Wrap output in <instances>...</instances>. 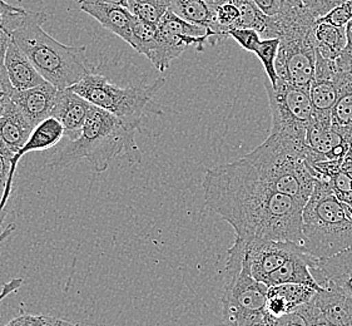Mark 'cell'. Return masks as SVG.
<instances>
[{
	"label": "cell",
	"mask_w": 352,
	"mask_h": 326,
	"mask_svg": "<svg viewBox=\"0 0 352 326\" xmlns=\"http://www.w3.org/2000/svg\"><path fill=\"white\" fill-rule=\"evenodd\" d=\"M21 285H23V279H21V277L12 279L10 281H8V283L3 285V289L0 291V303L9 295H12V294H14V292L19 290Z\"/></svg>",
	"instance_id": "cell-35"
},
{
	"label": "cell",
	"mask_w": 352,
	"mask_h": 326,
	"mask_svg": "<svg viewBox=\"0 0 352 326\" xmlns=\"http://www.w3.org/2000/svg\"><path fill=\"white\" fill-rule=\"evenodd\" d=\"M127 9L137 19L158 27L168 12V0H128Z\"/></svg>",
	"instance_id": "cell-26"
},
{
	"label": "cell",
	"mask_w": 352,
	"mask_h": 326,
	"mask_svg": "<svg viewBox=\"0 0 352 326\" xmlns=\"http://www.w3.org/2000/svg\"><path fill=\"white\" fill-rule=\"evenodd\" d=\"M14 88L10 83L7 69L4 63L0 64V117L7 109V107L12 103Z\"/></svg>",
	"instance_id": "cell-33"
},
{
	"label": "cell",
	"mask_w": 352,
	"mask_h": 326,
	"mask_svg": "<svg viewBox=\"0 0 352 326\" xmlns=\"http://www.w3.org/2000/svg\"><path fill=\"white\" fill-rule=\"evenodd\" d=\"M166 85V79H155L152 85H114L106 76L91 73L85 76L71 89L88 100L92 106L104 109L127 124L141 129L142 120L146 113L162 114L161 107L153 98Z\"/></svg>",
	"instance_id": "cell-8"
},
{
	"label": "cell",
	"mask_w": 352,
	"mask_h": 326,
	"mask_svg": "<svg viewBox=\"0 0 352 326\" xmlns=\"http://www.w3.org/2000/svg\"><path fill=\"white\" fill-rule=\"evenodd\" d=\"M312 34L316 44L317 57L336 61L346 48V27H335L327 23L316 21Z\"/></svg>",
	"instance_id": "cell-22"
},
{
	"label": "cell",
	"mask_w": 352,
	"mask_h": 326,
	"mask_svg": "<svg viewBox=\"0 0 352 326\" xmlns=\"http://www.w3.org/2000/svg\"><path fill=\"white\" fill-rule=\"evenodd\" d=\"M345 205V204H344ZM346 210H347V213L350 215V217L352 219V205H345Z\"/></svg>",
	"instance_id": "cell-40"
},
{
	"label": "cell",
	"mask_w": 352,
	"mask_h": 326,
	"mask_svg": "<svg viewBox=\"0 0 352 326\" xmlns=\"http://www.w3.org/2000/svg\"><path fill=\"white\" fill-rule=\"evenodd\" d=\"M59 89L48 82L27 91H14L12 102L19 108L32 127L50 118L56 105Z\"/></svg>",
	"instance_id": "cell-14"
},
{
	"label": "cell",
	"mask_w": 352,
	"mask_h": 326,
	"mask_svg": "<svg viewBox=\"0 0 352 326\" xmlns=\"http://www.w3.org/2000/svg\"><path fill=\"white\" fill-rule=\"evenodd\" d=\"M314 301L333 325L352 326V296L326 287L317 291Z\"/></svg>",
	"instance_id": "cell-20"
},
{
	"label": "cell",
	"mask_w": 352,
	"mask_h": 326,
	"mask_svg": "<svg viewBox=\"0 0 352 326\" xmlns=\"http://www.w3.org/2000/svg\"><path fill=\"white\" fill-rule=\"evenodd\" d=\"M302 235L305 252L316 260L352 248V219L324 182L317 181L303 208Z\"/></svg>",
	"instance_id": "cell-5"
},
{
	"label": "cell",
	"mask_w": 352,
	"mask_h": 326,
	"mask_svg": "<svg viewBox=\"0 0 352 326\" xmlns=\"http://www.w3.org/2000/svg\"><path fill=\"white\" fill-rule=\"evenodd\" d=\"M225 291L222 296L227 326H272L275 318L266 312L268 286L257 281L248 266L246 243L234 240L227 251Z\"/></svg>",
	"instance_id": "cell-6"
},
{
	"label": "cell",
	"mask_w": 352,
	"mask_h": 326,
	"mask_svg": "<svg viewBox=\"0 0 352 326\" xmlns=\"http://www.w3.org/2000/svg\"><path fill=\"white\" fill-rule=\"evenodd\" d=\"M245 243L247 263L251 274L262 284H266L268 277L276 270L280 269L289 257L303 250L302 246L296 242L254 240Z\"/></svg>",
	"instance_id": "cell-10"
},
{
	"label": "cell",
	"mask_w": 352,
	"mask_h": 326,
	"mask_svg": "<svg viewBox=\"0 0 352 326\" xmlns=\"http://www.w3.org/2000/svg\"><path fill=\"white\" fill-rule=\"evenodd\" d=\"M302 1L305 9L317 21L327 13H330L332 9L344 4L347 0H302Z\"/></svg>",
	"instance_id": "cell-32"
},
{
	"label": "cell",
	"mask_w": 352,
	"mask_h": 326,
	"mask_svg": "<svg viewBox=\"0 0 352 326\" xmlns=\"http://www.w3.org/2000/svg\"><path fill=\"white\" fill-rule=\"evenodd\" d=\"M79 8L82 12L91 15L98 21L103 28L120 36V39H123L131 45L135 17L128 10L127 8L108 6V4H89V3H79Z\"/></svg>",
	"instance_id": "cell-16"
},
{
	"label": "cell",
	"mask_w": 352,
	"mask_h": 326,
	"mask_svg": "<svg viewBox=\"0 0 352 326\" xmlns=\"http://www.w3.org/2000/svg\"><path fill=\"white\" fill-rule=\"evenodd\" d=\"M34 128L12 102L0 117V132L10 152L15 155L28 141Z\"/></svg>",
	"instance_id": "cell-21"
},
{
	"label": "cell",
	"mask_w": 352,
	"mask_h": 326,
	"mask_svg": "<svg viewBox=\"0 0 352 326\" xmlns=\"http://www.w3.org/2000/svg\"><path fill=\"white\" fill-rule=\"evenodd\" d=\"M317 260L312 256L307 255L305 251L297 252L289 257L281 268L268 277L266 284L268 287L285 284H301L311 286L316 290H322L312 275L311 269L316 265Z\"/></svg>",
	"instance_id": "cell-17"
},
{
	"label": "cell",
	"mask_w": 352,
	"mask_h": 326,
	"mask_svg": "<svg viewBox=\"0 0 352 326\" xmlns=\"http://www.w3.org/2000/svg\"><path fill=\"white\" fill-rule=\"evenodd\" d=\"M33 326H79L68 320L50 315H33Z\"/></svg>",
	"instance_id": "cell-34"
},
{
	"label": "cell",
	"mask_w": 352,
	"mask_h": 326,
	"mask_svg": "<svg viewBox=\"0 0 352 326\" xmlns=\"http://www.w3.org/2000/svg\"><path fill=\"white\" fill-rule=\"evenodd\" d=\"M295 312L303 320L305 326H335L324 318V314L315 304L314 298L309 303L297 307Z\"/></svg>",
	"instance_id": "cell-30"
},
{
	"label": "cell",
	"mask_w": 352,
	"mask_h": 326,
	"mask_svg": "<svg viewBox=\"0 0 352 326\" xmlns=\"http://www.w3.org/2000/svg\"><path fill=\"white\" fill-rule=\"evenodd\" d=\"M306 143L320 161H332L346 158L351 138L333 127L331 117L314 116L307 127Z\"/></svg>",
	"instance_id": "cell-11"
},
{
	"label": "cell",
	"mask_w": 352,
	"mask_h": 326,
	"mask_svg": "<svg viewBox=\"0 0 352 326\" xmlns=\"http://www.w3.org/2000/svg\"><path fill=\"white\" fill-rule=\"evenodd\" d=\"M280 48L276 58L278 79L310 89L316 76V44L314 27L316 21L301 8L274 17Z\"/></svg>",
	"instance_id": "cell-7"
},
{
	"label": "cell",
	"mask_w": 352,
	"mask_h": 326,
	"mask_svg": "<svg viewBox=\"0 0 352 326\" xmlns=\"http://www.w3.org/2000/svg\"><path fill=\"white\" fill-rule=\"evenodd\" d=\"M4 326H33V315L27 314L24 312V309L21 307L19 314L10 321H8Z\"/></svg>",
	"instance_id": "cell-36"
},
{
	"label": "cell",
	"mask_w": 352,
	"mask_h": 326,
	"mask_svg": "<svg viewBox=\"0 0 352 326\" xmlns=\"http://www.w3.org/2000/svg\"><path fill=\"white\" fill-rule=\"evenodd\" d=\"M64 137V128L60 122L56 121V118L50 117L47 120L41 122L36 126L32 135L28 138V141L21 147L14 156L10 160V172H9V180H8L7 191H6V197H4V205L7 207L8 201L10 199L12 193V187H13V181H14L15 171L18 167V163L21 160V157L25 156L30 152H42L45 149H52L60 142V140Z\"/></svg>",
	"instance_id": "cell-15"
},
{
	"label": "cell",
	"mask_w": 352,
	"mask_h": 326,
	"mask_svg": "<svg viewBox=\"0 0 352 326\" xmlns=\"http://www.w3.org/2000/svg\"><path fill=\"white\" fill-rule=\"evenodd\" d=\"M342 204L352 205V160L346 157L342 166L324 181Z\"/></svg>",
	"instance_id": "cell-27"
},
{
	"label": "cell",
	"mask_w": 352,
	"mask_h": 326,
	"mask_svg": "<svg viewBox=\"0 0 352 326\" xmlns=\"http://www.w3.org/2000/svg\"><path fill=\"white\" fill-rule=\"evenodd\" d=\"M48 14L27 12L21 25L12 34V41L21 48L45 82L56 89H69L85 76L94 73L87 58L85 47H71L50 36L43 24Z\"/></svg>",
	"instance_id": "cell-4"
},
{
	"label": "cell",
	"mask_w": 352,
	"mask_h": 326,
	"mask_svg": "<svg viewBox=\"0 0 352 326\" xmlns=\"http://www.w3.org/2000/svg\"><path fill=\"white\" fill-rule=\"evenodd\" d=\"M352 21V0H347L344 4L332 9L330 13L320 18L318 23H327L335 27H346Z\"/></svg>",
	"instance_id": "cell-31"
},
{
	"label": "cell",
	"mask_w": 352,
	"mask_h": 326,
	"mask_svg": "<svg viewBox=\"0 0 352 326\" xmlns=\"http://www.w3.org/2000/svg\"><path fill=\"white\" fill-rule=\"evenodd\" d=\"M340 94L338 78L329 76H315L310 87V98L314 116L329 118Z\"/></svg>",
	"instance_id": "cell-23"
},
{
	"label": "cell",
	"mask_w": 352,
	"mask_h": 326,
	"mask_svg": "<svg viewBox=\"0 0 352 326\" xmlns=\"http://www.w3.org/2000/svg\"><path fill=\"white\" fill-rule=\"evenodd\" d=\"M225 0H168V7L181 19L208 30L210 44L213 45L214 15Z\"/></svg>",
	"instance_id": "cell-19"
},
{
	"label": "cell",
	"mask_w": 352,
	"mask_h": 326,
	"mask_svg": "<svg viewBox=\"0 0 352 326\" xmlns=\"http://www.w3.org/2000/svg\"><path fill=\"white\" fill-rule=\"evenodd\" d=\"M4 65L15 91H27L45 83L36 67L13 41L8 45Z\"/></svg>",
	"instance_id": "cell-18"
},
{
	"label": "cell",
	"mask_w": 352,
	"mask_h": 326,
	"mask_svg": "<svg viewBox=\"0 0 352 326\" xmlns=\"http://www.w3.org/2000/svg\"><path fill=\"white\" fill-rule=\"evenodd\" d=\"M140 128L127 124L118 117L92 106L76 141H68L56 149L50 160L52 167H64L87 160L97 172H104L116 157L124 155L129 162H141V151L135 142Z\"/></svg>",
	"instance_id": "cell-2"
},
{
	"label": "cell",
	"mask_w": 352,
	"mask_h": 326,
	"mask_svg": "<svg viewBox=\"0 0 352 326\" xmlns=\"http://www.w3.org/2000/svg\"><path fill=\"white\" fill-rule=\"evenodd\" d=\"M240 160L262 184L307 204L317 182L309 163L318 162L307 144L270 133L265 142Z\"/></svg>",
	"instance_id": "cell-3"
},
{
	"label": "cell",
	"mask_w": 352,
	"mask_h": 326,
	"mask_svg": "<svg viewBox=\"0 0 352 326\" xmlns=\"http://www.w3.org/2000/svg\"><path fill=\"white\" fill-rule=\"evenodd\" d=\"M340 87L338 102L332 109L333 127L341 133L352 137V74H338Z\"/></svg>",
	"instance_id": "cell-24"
},
{
	"label": "cell",
	"mask_w": 352,
	"mask_h": 326,
	"mask_svg": "<svg viewBox=\"0 0 352 326\" xmlns=\"http://www.w3.org/2000/svg\"><path fill=\"white\" fill-rule=\"evenodd\" d=\"M268 291L285 298L289 304L291 312H295L297 307H300L315 298L318 290L307 285L285 284L271 286L268 287Z\"/></svg>",
	"instance_id": "cell-29"
},
{
	"label": "cell",
	"mask_w": 352,
	"mask_h": 326,
	"mask_svg": "<svg viewBox=\"0 0 352 326\" xmlns=\"http://www.w3.org/2000/svg\"><path fill=\"white\" fill-rule=\"evenodd\" d=\"M79 3H89V4H108V6H120L128 7V0H79Z\"/></svg>",
	"instance_id": "cell-37"
},
{
	"label": "cell",
	"mask_w": 352,
	"mask_h": 326,
	"mask_svg": "<svg viewBox=\"0 0 352 326\" xmlns=\"http://www.w3.org/2000/svg\"><path fill=\"white\" fill-rule=\"evenodd\" d=\"M280 48V39H263L261 38L258 42L254 44L251 53H254L260 59L261 63L263 65V69L267 74L268 82L271 85H277L278 77L276 73V58Z\"/></svg>",
	"instance_id": "cell-28"
},
{
	"label": "cell",
	"mask_w": 352,
	"mask_h": 326,
	"mask_svg": "<svg viewBox=\"0 0 352 326\" xmlns=\"http://www.w3.org/2000/svg\"><path fill=\"white\" fill-rule=\"evenodd\" d=\"M204 204L232 226L236 240L296 242L303 245L306 204L262 184L241 160L206 171Z\"/></svg>",
	"instance_id": "cell-1"
},
{
	"label": "cell",
	"mask_w": 352,
	"mask_h": 326,
	"mask_svg": "<svg viewBox=\"0 0 352 326\" xmlns=\"http://www.w3.org/2000/svg\"><path fill=\"white\" fill-rule=\"evenodd\" d=\"M272 116V135H281L294 142L307 144V127L314 117L310 89L289 85L278 79L277 85H265Z\"/></svg>",
	"instance_id": "cell-9"
},
{
	"label": "cell",
	"mask_w": 352,
	"mask_h": 326,
	"mask_svg": "<svg viewBox=\"0 0 352 326\" xmlns=\"http://www.w3.org/2000/svg\"><path fill=\"white\" fill-rule=\"evenodd\" d=\"M91 109L92 105L69 88L59 91L50 117L60 122L64 128V137L68 141H76L82 133Z\"/></svg>",
	"instance_id": "cell-12"
},
{
	"label": "cell",
	"mask_w": 352,
	"mask_h": 326,
	"mask_svg": "<svg viewBox=\"0 0 352 326\" xmlns=\"http://www.w3.org/2000/svg\"><path fill=\"white\" fill-rule=\"evenodd\" d=\"M14 230L15 225H10V226H8L7 228H4V230L0 232V243L4 241V240H7L8 237L14 232Z\"/></svg>",
	"instance_id": "cell-39"
},
{
	"label": "cell",
	"mask_w": 352,
	"mask_h": 326,
	"mask_svg": "<svg viewBox=\"0 0 352 326\" xmlns=\"http://www.w3.org/2000/svg\"><path fill=\"white\" fill-rule=\"evenodd\" d=\"M0 155H1V156L7 157L9 160H12V157L14 156V155L10 152V149H8L6 142H4L3 135H1V132H0Z\"/></svg>",
	"instance_id": "cell-38"
},
{
	"label": "cell",
	"mask_w": 352,
	"mask_h": 326,
	"mask_svg": "<svg viewBox=\"0 0 352 326\" xmlns=\"http://www.w3.org/2000/svg\"><path fill=\"white\" fill-rule=\"evenodd\" d=\"M321 289L331 287L352 296V248L324 260H317L311 269Z\"/></svg>",
	"instance_id": "cell-13"
},
{
	"label": "cell",
	"mask_w": 352,
	"mask_h": 326,
	"mask_svg": "<svg viewBox=\"0 0 352 326\" xmlns=\"http://www.w3.org/2000/svg\"><path fill=\"white\" fill-rule=\"evenodd\" d=\"M28 10L14 7L0 0V64L4 63L8 45L12 41V34L24 19Z\"/></svg>",
	"instance_id": "cell-25"
}]
</instances>
